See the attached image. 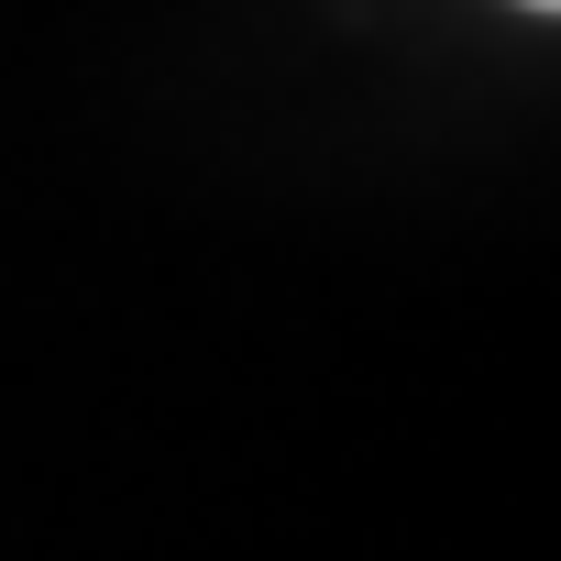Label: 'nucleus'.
Listing matches in <instances>:
<instances>
[{
  "label": "nucleus",
  "mask_w": 561,
  "mask_h": 561,
  "mask_svg": "<svg viewBox=\"0 0 561 561\" xmlns=\"http://www.w3.org/2000/svg\"><path fill=\"white\" fill-rule=\"evenodd\" d=\"M528 12H550V0H528Z\"/></svg>",
  "instance_id": "obj_1"
}]
</instances>
